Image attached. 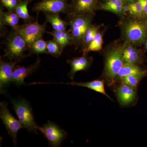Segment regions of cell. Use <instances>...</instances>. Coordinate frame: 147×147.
I'll list each match as a JSON object with an SVG mask.
<instances>
[{
	"mask_svg": "<svg viewBox=\"0 0 147 147\" xmlns=\"http://www.w3.org/2000/svg\"><path fill=\"white\" fill-rule=\"evenodd\" d=\"M129 16L121 24L122 35L125 45L136 46L140 45L147 37V23Z\"/></svg>",
	"mask_w": 147,
	"mask_h": 147,
	"instance_id": "1",
	"label": "cell"
},
{
	"mask_svg": "<svg viewBox=\"0 0 147 147\" xmlns=\"http://www.w3.org/2000/svg\"><path fill=\"white\" fill-rule=\"evenodd\" d=\"M123 46L116 45L105 53L103 75L108 86H115L118 74L124 64L123 59Z\"/></svg>",
	"mask_w": 147,
	"mask_h": 147,
	"instance_id": "2",
	"label": "cell"
},
{
	"mask_svg": "<svg viewBox=\"0 0 147 147\" xmlns=\"http://www.w3.org/2000/svg\"><path fill=\"white\" fill-rule=\"evenodd\" d=\"M3 56L9 60L19 62L28 57L26 53L30 49L28 43L21 35L13 30L9 35L5 42V48Z\"/></svg>",
	"mask_w": 147,
	"mask_h": 147,
	"instance_id": "3",
	"label": "cell"
},
{
	"mask_svg": "<svg viewBox=\"0 0 147 147\" xmlns=\"http://www.w3.org/2000/svg\"><path fill=\"white\" fill-rule=\"evenodd\" d=\"M18 119L24 128L30 133L37 134L38 126L33 114L32 108L26 100L23 98L10 99Z\"/></svg>",
	"mask_w": 147,
	"mask_h": 147,
	"instance_id": "4",
	"label": "cell"
},
{
	"mask_svg": "<svg viewBox=\"0 0 147 147\" xmlns=\"http://www.w3.org/2000/svg\"><path fill=\"white\" fill-rule=\"evenodd\" d=\"M93 14H86L69 17V30L73 38V44L82 46L85 34L92 26Z\"/></svg>",
	"mask_w": 147,
	"mask_h": 147,
	"instance_id": "5",
	"label": "cell"
},
{
	"mask_svg": "<svg viewBox=\"0 0 147 147\" xmlns=\"http://www.w3.org/2000/svg\"><path fill=\"white\" fill-rule=\"evenodd\" d=\"M40 25L37 21L18 25L13 30L21 35L26 41L29 47L36 40L42 37L46 33V23Z\"/></svg>",
	"mask_w": 147,
	"mask_h": 147,
	"instance_id": "6",
	"label": "cell"
},
{
	"mask_svg": "<svg viewBox=\"0 0 147 147\" xmlns=\"http://www.w3.org/2000/svg\"><path fill=\"white\" fill-rule=\"evenodd\" d=\"M7 106L8 104L5 102L0 103V117L8 134L12 138L14 145L16 146L17 134L19 130L24 127L20 121L11 115Z\"/></svg>",
	"mask_w": 147,
	"mask_h": 147,
	"instance_id": "7",
	"label": "cell"
},
{
	"mask_svg": "<svg viewBox=\"0 0 147 147\" xmlns=\"http://www.w3.org/2000/svg\"><path fill=\"white\" fill-rule=\"evenodd\" d=\"M38 129L42 132L52 147H59L67 137V133L64 130L49 121L42 127L38 126Z\"/></svg>",
	"mask_w": 147,
	"mask_h": 147,
	"instance_id": "8",
	"label": "cell"
},
{
	"mask_svg": "<svg viewBox=\"0 0 147 147\" xmlns=\"http://www.w3.org/2000/svg\"><path fill=\"white\" fill-rule=\"evenodd\" d=\"M33 10L37 13H62L68 16L70 13V4L67 3V0H42L35 5Z\"/></svg>",
	"mask_w": 147,
	"mask_h": 147,
	"instance_id": "9",
	"label": "cell"
},
{
	"mask_svg": "<svg viewBox=\"0 0 147 147\" xmlns=\"http://www.w3.org/2000/svg\"><path fill=\"white\" fill-rule=\"evenodd\" d=\"M98 0H72L69 17L86 14H94L98 9Z\"/></svg>",
	"mask_w": 147,
	"mask_h": 147,
	"instance_id": "10",
	"label": "cell"
},
{
	"mask_svg": "<svg viewBox=\"0 0 147 147\" xmlns=\"http://www.w3.org/2000/svg\"><path fill=\"white\" fill-rule=\"evenodd\" d=\"M40 59L38 58L34 64L28 66H16L13 70L11 82L17 86L25 85L24 80L26 78L38 69L40 64Z\"/></svg>",
	"mask_w": 147,
	"mask_h": 147,
	"instance_id": "11",
	"label": "cell"
},
{
	"mask_svg": "<svg viewBox=\"0 0 147 147\" xmlns=\"http://www.w3.org/2000/svg\"><path fill=\"white\" fill-rule=\"evenodd\" d=\"M115 92L119 103L123 106L134 103L137 96L136 89L122 83L116 88Z\"/></svg>",
	"mask_w": 147,
	"mask_h": 147,
	"instance_id": "12",
	"label": "cell"
},
{
	"mask_svg": "<svg viewBox=\"0 0 147 147\" xmlns=\"http://www.w3.org/2000/svg\"><path fill=\"white\" fill-rule=\"evenodd\" d=\"M17 62L10 61L0 62V91L1 93L5 92V88L11 82L12 74Z\"/></svg>",
	"mask_w": 147,
	"mask_h": 147,
	"instance_id": "13",
	"label": "cell"
},
{
	"mask_svg": "<svg viewBox=\"0 0 147 147\" xmlns=\"http://www.w3.org/2000/svg\"><path fill=\"white\" fill-rule=\"evenodd\" d=\"M92 61V57H88L85 55L79 57L67 60V62L71 67V69L68 74V77L71 80H73L76 72L88 70L90 67Z\"/></svg>",
	"mask_w": 147,
	"mask_h": 147,
	"instance_id": "14",
	"label": "cell"
},
{
	"mask_svg": "<svg viewBox=\"0 0 147 147\" xmlns=\"http://www.w3.org/2000/svg\"><path fill=\"white\" fill-rule=\"evenodd\" d=\"M123 59L124 63L139 64L142 63V58L139 50L134 46L125 45L123 50Z\"/></svg>",
	"mask_w": 147,
	"mask_h": 147,
	"instance_id": "15",
	"label": "cell"
},
{
	"mask_svg": "<svg viewBox=\"0 0 147 147\" xmlns=\"http://www.w3.org/2000/svg\"><path fill=\"white\" fill-rule=\"evenodd\" d=\"M46 33L51 34L53 39L57 42L60 46L62 51L66 46L73 44V38L70 31H56L46 32Z\"/></svg>",
	"mask_w": 147,
	"mask_h": 147,
	"instance_id": "16",
	"label": "cell"
},
{
	"mask_svg": "<svg viewBox=\"0 0 147 147\" xmlns=\"http://www.w3.org/2000/svg\"><path fill=\"white\" fill-rule=\"evenodd\" d=\"M66 84L72 86H79L86 87L88 88L105 95L110 100L113 99L109 96L105 92V81L102 80H95L91 82H72L70 83H66Z\"/></svg>",
	"mask_w": 147,
	"mask_h": 147,
	"instance_id": "17",
	"label": "cell"
},
{
	"mask_svg": "<svg viewBox=\"0 0 147 147\" xmlns=\"http://www.w3.org/2000/svg\"><path fill=\"white\" fill-rule=\"evenodd\" d=\"M46 22L51 24L53 30L56 31H65L69 22L64 21L60 16L59 13H45Z\"/></svg>",
	"mask_w": 147,
	"mask_h": 147,
	"instance_id": "18",
	"label": "cell"
},
{
	"mask_svg": "<svg viewBox=\"0 0 147 147\" xmlns=\"http://www.w3.org/2000/svg\"><path fill=\"white\" fill-rule=\"evenodd\" d=\"M145 72L137 65L129 63H124L121 69L117 76V81L124 76L129 75H138L144 76Z\"/></svg>",
	"mask_w": 147,
	"mask_h": 147,
	"instance_id": "19",
	"label": "cell"
},
{
	"mask_svg": "<svg viewBox=\"0 0 147 147\" xmlns=\"http://www.w3.org/2000/svg\"><path fill=\"white\" fill-rule=\"evenodd\" d=\"M19 18L18 15L13 11H3L1 9L0 20L1 26L6 25L9 26L12 30L16 28L18 25Z\"/></svg>",
	"mask_w": 147,
	"mask_h": 147,
	"instance_id": "20",
	"label": "cell"
},
{
	"mask_svg": "<svg viewBox=\"0 0 147 147\" xmlns=\"http://www.w3.org/2000/svg\"><path fill=\"white\" fill-rule=\"evenodd\" d=\"M125 11L128 12L129 16L134 18H141L144 16L143 7L139 0L127 3L125 6Z\"/></svg>",
	"mask_w": 147,
	"mask_h": 147,
	"instance_id": "21",
	"label": "cell"
},
{
	"mask_svg": "<svg viewBox=\"0 0 147 147\" xmlns=\"http://www.w3.org/2000/svg\"><path fill=\"white\" fill-rule=\"evenodd\" d=\"M32 0H21L19 2L14 9V12L20 18L27 23L32 22V17L29 14L28 5Z\"/></svg>",
	"mask_w": 147,
	"mask_h": 147,
	"instance_id": "22",
	"label": "cell"
},
{
	"mask_svg": "<svg viewBox=\"0 0 147 147\" xmlns=\"http://www.w3.org/2000/svg\"><path fill=\"white\" fill-rule=\"evenodd\" d=\"M103 33L98 31L96 34L94 39L83 52V55H87L90 52L99 51L102 49L103 44Z\"/></svg>",
	"mask_w": 147,
	"mask_h": 147,
	"instance_id": "23",
	"label": "cell"
},
{
	"mask_svg": "<svg viewBox=\"0 0 147 147\" xmlns=\"http://www.w3.org/2000/svg\"><path fill=\"white\" fill-rule=\"evenodd\" d=\"M100 26L92 25L87 30L84 36L82 47L83 52L85 51L89 45L94 39L96 34L99 31Z\"/></svg>",
	"mask_w": 147,
	"mask_h": 147,
	"instance_id": "24",
	"label": "cell"
},
{
	"mask_svg": "<svg viewBox=\"0 0 147 147\" xmlns=\"http://www.w3.org/2000/svg\"><path fill=\"white\" fill-rule=\"evenodd\" d=\"M30 53L37 54H48L47 48V41L42 37L38 38L33 42L30 47Z\"/></svg>",
	"mask_w": 147,
	"mask_h": 147,
	"instance_id": "25",
	"label": "cell"
},
{
	"mask_svg": "<svg viewBox=\"0 0 147 147\" xmlns=\"http://www.w3.org/2000/svg\"><path fill=\"white\" fill-rule=\"evenodd\" d=\"M143 77V76L140 75H129L124 76L119 81L122 84H125L136 89Z\"/></svg>",
	"mask_w": 147,
	"mask_h": 147,
	"instance_id": "26",
	"label": "cell"
},
{
	"mask_svg": "<svg viewBox=\"0 0 147 147\" xmlns=\"http://www.w3.org/2000/svg\"><path fill=\"white\" fill-rule=\"evenodd\" d=\"M47 48L48 54L56 58L59 57L63 52L60 45L54 39L47 41Z\"/></svg>",
	"mask_w": 147,
	"mask_h": 147,
	"instance_id": "27",
	"label": "cell"
},
{
	"mask_svg": "<svg viewBox=\"0 0 147 147\" xmlns=\"http://www.w3.org/2000/svg\"><path fill=\"white\" fill-rule=\"evenodd\" d=\"M19 1H18V0H11L10 2L6 8L8 9L9 11L14 12L15 7H16V5H17Z\"/></svg>",
	"mask_w": 147,
	"mask_h": 147,
	"instance_id": "28",
	"label": "cell"
},
{
	"mask_svg": "<svg viewBox=\"0 0 147 147\" xmlns=\"http://www.w3.org/2000/svg\"><path fill=\"white\" fill-rule=\"evenodd\" d=\"M143 7L144 16H147V0H139Z\"/></svg>",
	"mask_w": 147,
	"mask_h": 147,
	"instance_id": "29",
	"label": "cell"
},
{
	"mask_svg": "<svg viewBox=\"0 0 147 147\" xmlns=\"http://www.w3.org/2000/svg\"><path fill=\"white\" fill-rule=\"evenodd\" d=\"M10 1L11 0H1V2L3 6L7 7L10 2Z\"/></svg>",
	"mask_w": 147,
	"mask_h": 147,
	"instance_id": "30",
	"label": "cell"
},
{
	"mask_svg": "<svg viewBox=\"0 0 147 147\" xmlns=\"http://www.w3.org/2000/svg\"><path fill=\"white\" fill-rule=\"evenodd\" d=\"M126 3L132 2L135 1H138V0H125Z\"/></svg>",
	"mask_w": 147,
	"mask_h": 147,
	"instance_id": "31",
	"label": "cell"
},
{
	"mask_svg": "<svg viewBox=\"0 0 147 147\" xmlns=\"http://www.w3.org/2000/svg\"><path fill=\"white\" fill-rule=\"evenodd\" d=\"M145 45H146V48H147V41L146 42V44H145Z\"/></svg>",
	"mask_w": 147,
	"mask_h": 147,
	"instance_id": "32",
	"label": "cell"
},
{
	"mask_svg": "<svg viewBox=\"0 0 147 147\" xmlns=\"http://www.w3.org/2000/svg\"><path fill=\"white\" fill-rule=\"evenodd\" d=\"M146 50H147V48H146Z\"/></svg>",
	"mask_w": 147,
	"mask_h": 147,
	"instance_id": "33",
	"label": "cell"
}]
</instances>
